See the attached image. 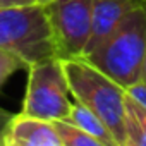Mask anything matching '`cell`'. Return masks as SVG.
Instances as JSON below:
<instances>
[{
    "label": "cell",
    "instance_id": "3",
    "mask_svg": "<svg viewBox=\"0 0 146 146\" xmlns=\"http://www.w3.org/2000/svg\"><path fill=\"white\" fill-rule=\"evenodd\" d=\"M0 48L16 53L28 67L57 57L46 7L33 4L0 9Z\"/></svg>",
    "mask_w": 146,
    "mask_h": 146
},
{
    "label": "cell",
    "instance_id": "14",
    "mask_svg": "<svg viewBox=\"0 0 146 146\" xmlns=\"http://www.w3.org/2000/svg\"><path fill=\"white\" fill-rule=\"evenodd\" d=\"M11 117H12L11 112H7V110H4V108H0V146H4V144H2V137H4L5 125H7V122L11 120Z\"/></svg>",
    "mask_w": 146,
    "mask_h": 146
},
{
    "label": "cell",
    "instance_id": "10",
    "mask_svg": "<svg viewBox=\"0 0 146 146\" xmlns=\"http://www.w3.org/2000/svg\"><path fill=\"white\" fill-rule=\"evenodd\" d=\"M53 125L62 146H102L98 139H95L69 120H53Z\"/></svg>",
    "mask_w": 146,
    "mask_h": 146
},
{
    "label": "cell",
    "instance_id": "7",
    "mask_svg": "<svg viewBox=\"0 0 146 146\" xmlns=\"http://www.w3.org/2000/svg\"><path fill=\"white\" fill-rule=\"evenodd\" d=\"M146 7V0H93L91 36L84 50V57L93 52L134 9Z\"/></svg>",
    "mask_w": 146,
    "mask_h": 146
},
{
    "label": "cell",
    "instance_id": "11",
    "mask_svg": "<svg viewBox=\"0 0 146 146\" xmlns=\"http://www.w3.org/2000/svg\"><path fill=\"white\" fill-rule=\"evenodd\" d=\"M21 69H28V65L24 64L23 58H19L16 53L0 48V88H2L7 79L14 74V72L21 70Z\"/></svg>",
    "mask_w": 146,
    "mask_h": 146
},
{
    "label": "cell",
    "instance_id": "8",
    "mask_svg": "<svg viewBox=\"0 0 146 146\" xmlns=\"http://www.w3.org/2000/svg\"><path fill=\"white\" fill-rule=\"evenodd\" d=\"M69 122H72L74 125H78L79 129H83L84 132H88L90 136H93L95 139H98V143L102 146H117L110 131L107 129V125L103 124V120L86 105L76 102L72 103L69 117L65 119Z\"/></svg>",
    "mask_w": 146,
    "mask_h": 146
},
{
    "label": "cell",
    "instance_id": "6",
    "mask_svg": "<svg viewBox=\"0 0 146 146\" xmlns=\"http://www.w3.org/2000/svg\"><path fill=\"white\" fill-rule=\"evenodd\" d=\"M4 146H62L52 120L28 115L24 112L12 113L5 125Z\"/></svg>",
    "mask_w": 146,
    "mask_h": 146
},
{
    "label": "cell",
    "instance_id": "1",
    "mask_svg": "<svg viewBox=\"0 0 146 146\" xmlns=\"http://www.w3.org/2000/svg\"><path fill=\"white\" fill-rule=\"evenodd\" d=\"M60 62L69 93L103 120L117 146H125V88L103 74L84 57L60 58Z\"/></svg>",
    "mask_w": 146,
    "mask_h": 146
},
{
    "label": "cell",
    "instance_id": "2",
    "mask_svg": "<svg viewBox=\"0 0 146 146\" xmlns=\"http://www.w3.org/2000/svg\"><path fill=\"white\" fill-rule=\"evenodd\" d=\"M146 50V7L131 11L84 58L122 88L141 81Z\"/></svg>",
    "mask_w": 146,
    "mask_h": 146
},
{
    "label": "cell",
    "instance_id": "13",
    "mask_svg": "<svg viewBox=\"0 0 146 146\" xmlns=\"http://www.w3.org/2000/svg\"><path fill=\"white\" fill-rule=\"evenodd\" d=\"M33 4H40V0H0V9L24 7V5H33Z\"/></svg>",
    "mask_w": 146,
    "mask_h": 146
},
{
    "label": "cell",
    "instance_id": "4",
    "mask_svg": "<svg viewBox=\"0 0 146 146\" xmlns=\"http://www.w3.org/2000/svg\"><path fill=\"white\" fill-rule=\"evenodd\" d=\"M72 102L60 58L53 57L28 67V83L23 98V110L28 115L45 120H65Z\"/></svg>",
    "mask_w": 146,
    "mask_h": 146
},
{
    "label": "cell",
    "instance_id": "5",
    "mask_svg": "<svg viewBox=\"0 0 146 146\" xmlns=\"http://www.w3.org/2000/svg\"><path fill=\"white\" fill-rule=\"evenodd\" d=\"M45 7L57 57H84V50L91 36L93 0H52Z\"/></svg>",
    "mask_w": 146,
    "mask_h": 146
},
{
    "label": "cell",
    "instance_id": "9",
    "mask_svg": "<svg viewBox=\"0 0 146 146\" xmlns=\"http://www.w3.org/2000/svg\"><path fill=\"white\" fill-rule=\"evenodd\" d=\"M125 146H146V108L125 95Z\"/></svg>",
    "mask_w": 146,
    "mask_h": 146
},
{
    "label": "cell",
    "instance_id": "15",
    "mask_svg": "<svg viewBox=\"0 0 146 146\" xmlns=\"http://www.w3.org/2000/svg\"><path fill=\"white\" fill-rule=\"evenodd\" d=\"M141 81L146 83V50H144V58H143V69H141Z\"/></svg>",
    "mask_w": 146,
    "mask_h": 146
},
{
    "label": "cell",
    "instance_id": "12",
    "mask_svg": "<svg viewBox=\"0 0 146 146\" xmlns=\"http://www.w3.org/2000/svg\"><path fill=\"white\" fill-rule=\"evenodd\" d=\"M125 93L146 108V83H144V81L134 83L132 86H129V88L125 90Z\"/></svg>",
    "mask_w": 146,
    "mask_h": 146
},
{
    "label": "cell",
    "instance_id": "16",
    "mask_svg": "<svg viewBox=\"0 0 146 146\" xmlns=\"http://www.w3.org/2000/svg\"><path fill=\"white\" fill-rule=\"evenodd\" d=\"M48 2H52V0H40V4H43V5H46Z\"/></svg>",
    "mask_w": 146,
    "mask_h": 146
}]
</instances>
